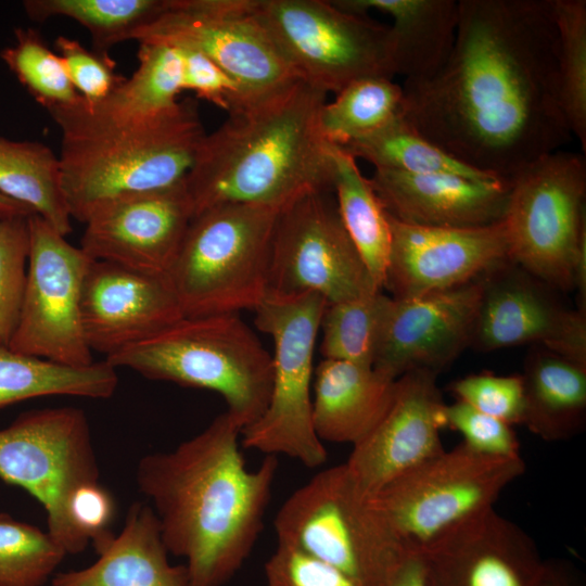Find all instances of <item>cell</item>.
Masks as SVG:
<instances>
[{
  "mask_svg": "<svg viewBox=\"0 0 586 586\" xmlns=\"http://www.w3.org/2000/svg\"><path fill=\"white\" fill-rule=\"evenodd\" d=\"M444 415L446 426L458 431L471 449L496 457L521 455L512 425L458 399L446 404Z\"/></svg>",
  "mask_w": 586,
  "mask_h": 586,
  "instance_id": "obj_42",
  "label": "cell"
},
{
  "mask_svg": "<svg viewBox=\"0 0 586 586\" xmlns=\"http://www.w3.org/2000/svg\"><path fill=\"white\" fill-rule=\"evenodd\" d=\"M0 192L28 207L62 235L71 233L59 156L48 145L0 138Z\"/></svg>",
  "mask_w": 586,
  "mask_h": 586,
  "instance_id": "obj_31",
  "label": "cell"
},
{
  "mask_svg": "<svg viewBox=\"0 0 586 586\" xmlns=\"http://www.w3.org/2000/svg\"><path fill=\"white\" fill-rule=\"evenodd\" d=\"M138 66L103 101L81 105L91 117L110 123L151 118L174 109L182 89V58L179 49L163 43H140Z\"/></svg>",
  "mask_w": 586,
  "mask_h": 586,
  "instance_id": "obj_28",
  "label": "cell"
},
{
  "mask_svg": "<svg viewBox=\"0 0 586 586\" xmlns=\"http://www.w3.org/2000/svg\"><path fill=\"white\" fill-rule=\"evenodd\" d=\"M265 576L267 586H362L335 568L281 544L266 561Z\"/></svg>",
  "mask_w": 586,
  "mask_h": 586,
  "instance_id": "obj_43",
  "label": "cell"
},
{
  "mask_svg": "<svg viewBox=\"0 0 586 586\" xmlns=\"http://www.w3.org/2000/svg\"><path fill=\"white\" fill-rule=\"evenodd\" d=\"M179 49V48H177ZM182 58V89L230 113L241 100L237 82L202 53L179 49Z\"/></svg>",
  "mask_w": 586,
  "mask_h": 586,
  "instance_id": "obj_44",
  "label": "cell"
},
{
  "mask_svg": "<svg viewBox=\"0 0 586 586\" xmlns=\"http://www.w3.org/2000/svg\"><path fill=\"white\" fill-rule=\"evenodd\" d=\"M280 209L233 203L192 218L166 275L184 317L254 310L265 300Z\"/></svg>",
  "mask_w": 586,
  "mask_h": 586,
  "instance_id": "obj_6",
  "label": "cell"
},
{
  "mask_svg": "<svg viewBox=\"0 0 586 586\" xmlns=\"http://www.w3.org/2000/svg\"><path fill=\"white\" fill-rule=\"evenodd\" d=\"M278 544L301 550L362 586H383L412 548L365 496L345 463L316 473L281 505Z\"/></svg>",
  "mask_w": 586,
  "mask_h": 586,
  "instance_id": "obj_7",
  "label": "cell"
},
{
  "mask_svg": "<svg viewBox=\"0 0 586 586\" xmlns=\"http://www.w3.org/2000/svg\"><path fill=\"white\" fill-rule=\"evenodd\" d=\"M29 254L21 313L8 347L72 367L93 361L80 298L91 258L36 214L27 218Z\"/></svg>",
  "mask_w": 586,
  "mask_h": 586,
  "instance_id": "obj_15",
  "label": "cell"
},
{
  "mask_svg": "<svg viewBox=\"0 0 586 586\" xmlns=\"http://www.w3.org/2000/svg\"><path fill=\"white\" fill-rule=\"evenodd\" d=\"M117 368L218 393L242 431L265 411L272 355L238 314L183 317L105 358Z\"/></svg>",
  "mask_w": 586,
  "mask_h": 586,
  "instance_id": "obj_5",
  "label": "cell"
},
{
  "mask_svg": "<svg viewBox=\"0 0 586 586\" xmlns=\"http://www.w3.org/2000/svg\"><path fill=\"white\" fill-rule=\"evenodd\" d=\"M54 46L73 87L88 105L106 99L125 80L115 72L116 64L109 52L88 50L64 36H59Z\"/></svg>",
  "mask_w": 586,
  "mask_h": 586,
  "instance_id": "obj_41",
  "label": "cell"
},
{
  "mask_svg": "<svg viewBox=\"0 0 586 586\" xmlns=\"http://www.w3.org/2000/svg\"><path fill=\"white\" fill-rule=\"evenodd\" d=\"M326 300L308 293L266 297L255 309L256 327L275 344L272 385L264 413L242 435V446L267 455H285L306 468H320L327 449L313 423L314 348Z\"/></svg>",
  "mask_w": 586,
  "mask_h": 586,
  "instance_id": "obj_11",
  "label": "cell"
},
{
  "mask_svg": "<svg viewBox=\"0 0 586 586\" xmlns=\"http://www.w3.org/2000/svg\"><path fill=\"white\" fill-rule=\"evenodd\" d=\"M166 0H26L29 18L44 22L54 16L72 18L90 34L93 50L107 52L133 34L165 7Z\"/></svg>",
  "mask_w": 586,
  "mask_h": 586,
  "instance_id": "obj_34",
  "label": "cell"
},
{
  "mask_svg": "<svg viewBox=\"0 0 586 586\" xmlns=\"http://www.w3.org/2000/svg\"><path fill=\"white\" fill-rule=\"evenodd\" d=\"M242 428L229 412L169 451L142 457L136 471L169 553L184 559L190 586H224L250 557L263 530L277 456L249 470Z\"/></svg>",
  "mask_w": 586,
  "mask_h": 586,
  "instance_id": "obj_2",
  "label": "cell"
},
{
  "mask_svg": "<svg viewBox=\"0 0 586 586\" xmlns=\"http://www.w3.org/2000/svg\"><path fill=\"white\" fill-rule=\"evenodd\" d=\"M456 399L510 425L522 424L523 382L521 374L498 375L483 371L449 385Z\"/></svg>",
  "mask_w": 586,
  "mask_h": 586,
  "instance_id": "obj_40",
  "label": "cell"
},
{
  "mask_svg": "<svg viewBox=\"0 0 586 586\" xmlns=\"http://www.w3.org/2000/svg\"><path fill=\"white\" fill-rule=\"evenodd\" d=\"M402 85L385 77L359 79L324 103L319 124L327 142L340 148L380 129L400 115Z\"/></svg>",
  "mask_w": 586,
  "mask_h": 586,
  "instance_id": "obj_33",
  "label": "cell"
},
{
  "mask_svg": "<svg viewBox=\"0 0 586 586\" xmlns=\"http://www.w3.org/2000/svg\"><path fill=\"white\" fill-rule=\"evenodd\" d=\"M71 517L92 545L113 534L115 506L110 493L98 482L80 486L71 500Z\"/></svg>",
  "mask_w": 586,
  "mask_h": 586,
  "instance_id": "obj_45",
  "label": "cell"
},
{
  "mask_svg": "<svg viewBox=\"0 0 586 586\" xmlns=\"http://www.w3.org/2000/svg\"><path fill=\"white\" fill-rule=\"evenodd\" d=\"M391 296L378 291L328 304L320 321L324 359L373 367Z\"/></svg>",
  "mask_w": 586,
  "mask_h": 586,
  "instance_id": "obj_35",
  "label": "cell"
},
{
  "mask_svg": "<svg viewBox=\"0 0 586 586\" xmlns=\"http://www.w3.org/2000/svg\"><path fill=\"white\" fill-rule=\"evenodd\" d=\"M483 276L410 298L391 296L373 368L392 379L411 370L440 373L470 347Z\"/></svg>",
  "mask_w": 586,
  "mask_h": 586,
  "instance_id": "obj_21",
  "label": "cell"
},
{
  "mask_svg": "<svg viewBox=\"0 0 586 586\" xmlns=\"http://www.w3.org/2000/svg\"><path fill=\"white\" fill-rule=\"evenodd\" d=\"M370 183L386 213L413 226L472 228L502 220L510 181L374 169Z\"/></svg>",
  "mask_w": 586,
  "mask_h": 586,
  "instance_id": "obj_23",
  "label": "cell"
},
{
  "mask_svg": "<svg viewBox=\"0 0 586 586\" xmlns=\"http://www.w3.org/2000/svg\"><path fill=\"white\" fill-rule=\"evenodd\" d=\"M558 30L561 105L583 152L586 151V1L553 0Z\"/></svg>",
  "mask_w": 586,
  "mask_h": 586,
  "instance_id": "obj_36",
  "label": "cell"
},
{
  "mask_svg": "<svg viewBox=\"0 0 586 586\" xmlns=\"http://www.w3.org/2000/svg\"><path fill=\"white\" fill-rule=\"evenodd\" d=\"M524 471L521 455L488 456L461 443L395 477L371 500L402 540L417 550L460 521L494 507Z\"/></svg>",
  "mask_w": 586,
  "mask_h": 586,
  "instance_id": "obj_13",
  "label": "cell"
},
{
  "mask_svg": "<svg viewBox=\"0 0 586 586\" xmlns=\"http://www.w3.org/2000/svg\"><path fill=\"white\" fill-rule=\"evenodd\" d=\"M66 555L48 532L0 513V586H42Z\"/></svg>",
  "mask_w": 586,
  "mask_h": 586,
  "instance_id": "obj_38",
  "label": "cell"
},
{
  "mask_svg": "<svg viewBox=\"0 0 586 586\" xmlns=\"http://www.w3.org/2000/svg\"><path fill=\"white\" fill-rule=\"evenodd\" d=\"M343 10L366 14L378 11L393 20L396 74L404 81L436 75L453 51L457 24L456 0H334Z\"/></svg>",
  "mask_w": 586,
  "mask_h": 586,
  "instance_id": "obj_26",
  "label": "cell"
},
{
  "mask_svg": "<svg viewBox=\"0 0 586 586\" xmlns=\"http://www.w3.org/2000/svg\"><path fill=\"white\" fill-rule=\"evenodd\" d=\"M193 215L183 181L123 196L92 213L80 249L95 260L166 276Z\"/></svg>",
  "mask_w": 586,
  "mask_h": 586,
  "instance_id": "obj_20",
  "label": "cell"
},
{
  "mask_svg": "<svg viewBox=\"0 0 586 586\" xmlns=\"http://www.w3.org/2000/svg\"><path fill=\"white\" fill-rule=\"evenodd\" d=\"M374 169L409 174H450L476 180H505L468 167L416 132L402 117L342 148Z\"/></svg>",
  "mask_w": 586,
  "mask_h": 586,
  "instance_id": "obj_32",
  "label": "cell"
},
{
  "mask_svg": "<svg viewBox=\"0 0 586 586\" xmlns=\"http://www.w3.org/2000/svg\"><path fill=\"white\" fill-rule=\"evenodd\" d=\"M417 551L426 586H538L546 566L534 539L494 507Z\"/></svg>",
  "mask_w": 586,
  "mask_h": 586,
  "instance_id": "obj_17",
  "label": "cell"
},
{
  "mask_svg": "<svg viewBox=\"0 0 586 586\" xmlns=\"http://www.w3.org/2000/svg\"><path fill=\"white\" fill-rule=\"evenodd\" d=\"M326 97L298 80L228 113L203 138L183 180L193 217L222 204L282 208L309 192H334L333 144L319 124Z\"/></svg>",
  "mask_w": 586,
  "mask_h": 586,
  "instance_id": "obj_3",
  "label": "cell"
},
{
  "mask_svg": "<svg viewBox=\"0 0 586 586\" xmlns=\"http://www.w3.org/2000/svg\"><path fill=\"white\" fill-rule=\"evenodd\" d=\"M332 193L309 192L280 209L266 297L315 293L328 305L381 291L348 237Z\"/></svg>",
  "mask_w": 586,
  "mask_h": 586,
  "instance_id": "obj_14",
  "label": "cell"
},
{
  "mask_svg": "<svg viewBox=\"0 0 586 586\" xmlns=\"http://www.w3.org/2000/svg\"><path fill=\"white\" fill-rule=\"evenodd\" d=\"M27 218H0V345H8L21 313L29 254Z\"/></svg>",
  "mask_w": 586,
  "mask_h": 586,
  "instance_id": "obj_39",
  "label": "cell"
},
{
  "mask_svg": "<svg viewBox=\"0 0 586 586\" xmlns=\"http://www.w3.org/2000/svg\"><path fill=\"white\" fill-rule=\"evenodd\" d=\"M81 99L48 111L62 135L59 161L72 218L85 224L111 201L184 180L206 135L196 101L116 124L88 115Z\"/></svg>",
  "mask_w": 586,
  "mask_h": 586,
  "instance_id": "obj_4",
  "label": "cell"
},
{
  "mask_svg": "<svg viewBox=\"0 0 586 586\" xmlns=\"http://www.w3.org/2000/svg\"><path fill=\"white\" fill-rule=\"evenodd\" d=\"M395 379L343 360L323 359L315 371L313 423L319 440L355 445L380 421Z\"/></svg>",
  "mask_w": 586,
  "mask_h": 586,
  "instance_id": "obj_25",
  "label": "cell"
},
{
  "mask_svg": "<svg viewBox=\"0 0 586 586\" xmlns=\"http://www.w3.org/2000/svg\"><path fill=\"white\" fill-rule=\"evenodd\" d=\"M34 214L28 207L0 192V218L28 217Z\"/></svg>",
  "mask_w": 586,
  "mask_h": 586,
  "instance_id": "obj_48",
  "label": "cell"
},
{
  "mask_svg": "<svg viewBox=\"0 0 586 586\" xmlns=\"http://www.w3.org/2000/svg\"><path fill=\"white\" fill-rule=\"evenodd\" d=\"M388 218L392 243L384 289L392 297L410 298L462 285L510 259L502 220L482 227L438 228Z\"/></svg>",
  "mask_w": 586,
  "mask_h": 586,
  "instance_id": "obj_19",
  "label": "cell"
},
{
  "mask_svg": "<svg viewBox=\"0 0 586 586\" xmlns=\"http://www.w3.org/2000/svg\"><path fill=\"white\" fill-rule=\"evenodd\" d=\"M253 12L298 77L324 93L396 75L391 27L366 14L326 0H253Z\"/></svg>",
  "mask_w": 586,
  "mask_h": 586,
  "instance_id": "obj_9",
  "label": "cell"
},
{
  "mask_svg": "<svg viewBox=\"0 0 586 586\" xmlns=\"http://www.w3.org/2000/svg\"><path fill=\"white\" fill-rule=\"evenodd\" d=\"M80 317L91 352L107 357L184 316L166 276L91 258L81 288Z\"/></svg>",
  "mask_w": 586,
  "mask_h": 586,
  "instance_id": "obj_22",
  "label": "cell"
},
{
  "mask_svg": "<svg viewBox=\"0 0 586 586\" xmlns=\"http://www.w3.org/2000/svg\"><path fill=\"white\" fill-rule=\"evenodd\" d=\"M332 156L341 220L375 286L383 291L392 243L388 214L356 158L337 145L332 146Z\"/></svg>",
  "mask_w": 586,
  "mask_h": 586,
  "instance_id": "obj_29",
  "label": "cell"
},
{
  "mask_svg": "<svg viewBox=\"0 0 586 586\" xmlns=\"http://www.w3.org/2000/svg\"><path fill=\"white\" fill-rule=\"evenodd\" d=\"M100 477L85 412L75 407L43 408L20 415L0 430V479L20 486L44 508L47 532L67 555L90 540L71 517V500Z\"/></svg>",
  "mask_w": 586,
  "mask_h": 586,
  "instance_id": "obj_10",
  "label": "cell"
},
{
  "mask_svg": "<svg viewBox=\"0 0 586 586\" xmlns=\"http://www.w3.org/2000/svg\"><path fill=\"white\" fill-rule=\"evenodd\" d=\"M538 586H586L582 572L571 562L561 559L546 560Z\"/></svg>",
  "mask_w": 586,
  "mask_h": 586,
  "instance_id": "obj_46",
  "label": "cell"
},
{
  "mask_svg": "<svg viewBox=\"0 0 586 586\" xmlns=\"http://www.w3.org/2000/svg\"><path fill=\"white\" fill-rule=\"evenodd\" d=\"M502 222L510 259L555 290H574L575 264L586 250V162L562 150L510 179Z\"/></svg>",
  "mask_w": 586,
  "mask_h": 586,
  "instance_id": "obj_8",
  "label": "cell"
},
{
  "mask_svg": "<svg viewBox=\"0 0 586 586\" xmlns=\"http://www.w3.org/2000/svg\"><path fill=\"white\" fill-rule=\"evenodd\" d=\"M555 291L510 259L484 273L470 347L539 345L586 366V313L564 306Z\"/></svg>",
  "mask_w": 586,
  "mask_h": 586,
  "instance_id": "obj_16",
  "label": "cell"
},
{
  "mask_svg": "<svg viewBox=\"0 0 586 586\" xmlns=\"http://www.w3.org/2000/svg\"><path fill=\"white\" fill-rule=\"evenodd\" d=\"M14 35L15 43L0 56L30 95L48 111L80 101L61 56L47 47L40 34L17 28Z\"/></svg>",
  "mask_w": 586,
  "mask_h": 586,
  "instance_id": "obj_37",
  "label": "cell"
},
{
  "mask_svg": "<svg viewBox=\"0 0 586 586\" xmlns=\"http://www.w3.org/2000/svg\"><path fill=\"white\" fill-rule=\"evenodd\" d=\"M131 40L207 56L241 90L240 104L233 111L302 80L255 17L253 0H166L163 10Z\"/></svg>",
  "mask_w": 586,
  "mask_h": 586,
  "instance_id": "obj_12",
  "label": "cell"
},
{
  "mask_svg": "<svg viewBox=\"0 0 586 586\" xmlns=\"http://www.w3.org/2000/svg\"><path fill=\"white\" fill-rule=\"evenodd\" d=\"M383 586H426L419 552L410 549Z\"/></svg>",
  "mask_w": 586,
  "mask_h": 586,
  "instance_id": "obj_47",
  "label": "cell"
},
{
  "mask_svg": "<svg viewBox=\"0 0 586 586\" xmlns=\"http://www.w3.org/2000/svg\"><path fill=\"white\" fill-rule=\"evenodd\" d=\"M437 373L411 370L396 379L390 405L375 426L353 445L345 466L359 491L372 498L395 477L444 449L445 406Z\"/></svg>",
  "mask_w": 586,
  "mask_h": 586,
  "instance_id": "obj_18",
  "label": "cell"
},
{
  "mask_svg": "<svg viewBox=\"0 0 586 586\" xmlns=\"http://www.w3.org/2000/svg\"><path fill=\"white\" fill-rule=\"evenodd\" d=\"M523 420L546 442L566 441L586 424V366L533 345L521 373Z\"/></svg>",
  "mask_w": 586,
  "mask_h": 586,
  "instance_id": "obj_27",
  "label": "cell"
},
{
  "mask_svg": "<svg viewBox=\"0 0 586 586\" xmlns=\"http://www.w3.org/2000/svg\"><path fill=\"white\" fill-rule=\"evenodd\" d=\"M558 50L553 0H458L449 59L404 81L400 115L461 164L509 180L572 140Z\"/></svg>",
  "mask_w": 586,
  "mask_h": 586,
  "instance_id": "obj_1",
  "label": "cell"
},
{
  "mask_svg": "<svg viewBox=\"0 0 586 586\" xmlns=\"http://www.w3.org/2000/svg\"><path fill=\"white\" fill-rule=\"evenodd\" d=\"M99 558L88 568L55 573L51 586H190L184 564L171 565L156 515L136 501L118 535L93 545Z\"/></svg>",
  "mask_w": 586,
  "mask_h": 586,
  "instance_id": "obj_24",
  "label": "cell"
},
{
  "mask_svg": "<svg viewBox=\"0 0 586 586\" xmlns=\"http://www.w3.org/2000/svg\"><path fill=\"white\" fill-rule=\"evenodd\" d=\"M117 384L116 369L106 360L72 367L0 345V408L51 395L110 398Z\"/></svg>",
  "mask_w": 586,
  "mask_h": 586,
  "instance_id": "obj_30",
  "label": "cell"
}]
</instances>
